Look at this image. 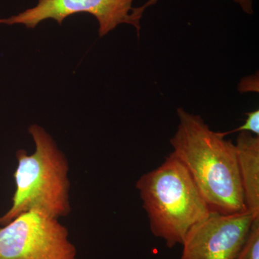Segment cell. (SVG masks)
Wrapping results in <instances>:
<instances>
[{
  "label": "cell",
  "instance_id": "obj_1",
  "mask_svg": "<svg viewBox=\"0 0 259 259\" xmlns=\"http://www.w3.org/2000/svg\"><path fill=\"white\" fill-rule=\"evenodd\" d=\"M170 139L171 153L187 168L212 212H246L236 145L212 131L199 115L180 107Z\"/></svg>",
  "mask_w": 259,
  "mask_h": 259
},
{
  "label": "cell",
  "instance_id": "obj_2",
  "mask_svg": "<svg viewBox=\"0 0 259 259\" xmlns=\"http://www.w3.org/2000/svg\"><path fill=\"white\" fill-rule=\"evenodd\" d=\"M150 229L168 248L183 243L192 227L212 211L185 166L172 153L136 182Z\"/></svg>",
  "mask_w": 259,
  "mask_h": 259
},
{
  "label": "cell",
  "instance_id": "obj_3",
  "mask_svg": "<svg viewBox=\"0 0 259 259\" xmlns=\"http://www.w3.org/2000/svg\"><path fill=\"white\" fill-rule=\"evenodd\" d=\"M29 133L35 150L30 155L23 149L17 152L16 189L11 207L0 217L3 226L31 209L42 211L56 218L71 212L69 164L66 156L40 126H30Z\"/></svg>",
  "mask_w": 259,
  "mask_h": 259
},
{
  "label": "cell",
  "instance_id": "obj_4",
  "mask_svg": "<svg viewBox=\"0 0 259 259\" xmlns=\"http://www.w3.org/2000/svg\"><path fill=\"white\" fill-rule=\"evenodd\" d=\"M0 259H77L67 228L37 209L0 228Z\"/></svg>",
  "mask_w": 259,
  "mask_h": 259
},
{
  "label": "cell",
  "instance_id": "obj_5",
  "mask_svg": "<svg viewBox=\"0 0 259 259\" xmlns=\"http://www.w3.org/2000/svg\"><path fill=\"white\" fill-rule=\"evenodd\" d=\"M133 2L134 0H38L34 8L9 18L0 19V24H23L28 28H35L47 19H53L61 25L70 15L86 13L97 18L100 37L105 36L122 23L134 26L139 37L141 19L136 14Z\"/></svg>",
  "mask_w": 259,
  "mask_h": 259
},
{
  "label": "cell",
  "instance_id": "obj_6",
  "mask_svg": "<svg viewBox=\"0 0 259 259\" xmlns=\"http://www.w3.org/2000/svg\"><path fill=\"white\" fill-rule=\"evenodd\" d=\"M254 218L248 211L231 214L211 212L187 233L180 259H235Z\"/></svg>",
  "mask_w": 259,
  "mask_h": 259
},
{
  "label": "cell",
  "instance_id": "obj_7",
  "mask_svg": "<svg viewBox=\"0 0 259 259\" xmlns=\"http://www.w3.org/2000/svg\"><path fill=\"white\" fill-rule=\"evenodd\" d=\"M235 145L245 207L259 218V136L243 131Z\"/></svg>",
  "mask_w": 259,
  "mask_h": 259
},
{
  "label": "cell",
  "instance_id": "obj_8",
  "mask_svg": "<svg viewBox=\"0 0 259 259\" xmlns=\"http://www.w3.org/2000/svg\"><path fill=\"white\" fill-rule=\"evenodd\" d=\"M235 259H259V218L253 219L244 243Z\"/></svg>",
  "mask_w": 259,
  "mask_h": 259
},
{
  "label": "cell",
  "instance_id": "obj_9",
  "mask_svg": "<svg viewBox=\"0 0 259 259\" xmlns=\"http://www.w3.org/2000/svg\"><path fill=\"white\" fill-rule=\"evenodd\" d=\"M247 118L245 121V123L240 126L239 127L229 132H219L220 135L223 137H226L228 135L233 134L237 132H249L250 134L259 136V110H256L254 111L248 112L246 113Z\"/></svg>",
  "mask_w": 259,
  "mask_h": 259
},
{
  "label": "cell",
  "instance_id": "obj_10",
  "mask_svg": "<svg viewBox=\"0 0 259 259\" xmlns=\"http://www.w3.org/2000/svg\"><path fill=\"white\" fill-rule=\"evenodd\" d=\"M158 1V0H148L146 4L138 8H139L140 13L143 14L146 8L156 4ZM234 1L236 2L237 4L241 6L243 12H245L247 14L251 15L252 13H253V3H252V0H234Z\"/></svg>",
  "mask_w": 259,
  "mask_h": 259
}]
</instances>
